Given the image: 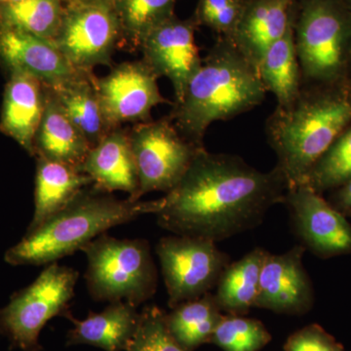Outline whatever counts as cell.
Here are the masks:
<instances>
[{
	"label": "cell",
	"mask_w": 351,
	"mask_h": 351,
	"mask_svg": "<svg viewBox=\"0 0 351 351\" xmlns=\"http://www.w3.org/2000/svg\"><path fill=\"white\" fill-rule=\"evenodd\" d=\"M52 43L73 68L93 71L108 66L121 43V27L114 9L68 3Z\"/></svg>",
	"instance_id": "cell-10"
},
{
	"label": "cell",
	"mask_w": 351,
	"mask_h": 351,
	"mask_svg": "<svg viewBox=\"0 0 351 351\" xmlns=\"http://www.w3.org/2000/svg\"><path fill=\"white\" fill-rule=\"evenodd\" d=\"M223 316L211 292L173 307L165 313V321L178 343L186 351H195L210 343Z\"/></svg>",
	"instance_id": "cell-25"
},
{
	"label": "cell",
	"mask_w": 351,
	"mask_h": 351,
	"mask_svg": "<svg viewBox=\"0 0 351 351\" xmlns=\"http://www.w3.org/2000/svg\"><path fill=\"white\" fill-rule=\"evenodd\" d=\"M284 351H345L320 326L308 325L288 337Z\"/></svg>",
	"instance_id": "cell-32"
},
{
	"label": "cell",
	"mask_w": 351,
	"mask_h": 351,
	"mask_svg": "<svg viewBox=\"0 0 351 351\" xmlns=\"http://www.w3.org/2000/svg\"><path fill=\"white\" fill-rule=\"evenodd\" d=\"M287 207L295 237L304 249L331 257L351 252V226L345 215L306 184L287 189Z\"/></svg>",
	"instance_id": "cell-11"
},
{
	"label": "cell",
	"mask_w": 351,
	"mask_h": 351,
	"mask_svg": "<svg viewBox=\"0 0 351 351\" xmlns=\"http://www.w3.org/2000/svg\"><path fill=\"white\" fill-rule=\"evenodd\" d=\"M129 138L137 166L138 200L152 191H172L204 147L184 138L169 115L135 124Z\"/></svg>",
	"instance_id": "cell-8"
},
{
	"label": "cell",
	"mask_w": 351,
	"mask_h": 351,
	"mask_svg": "<svg viewBox=\"0 0 351 351\" xmlns=\"http://www.w3.org/2000/svg\"><path fill=\"white\" fill-rule=\"evenodd\" d=\"M249 0H197L193 19L218 36L232 39Z\"/></svg>",
	"instance_id": "cell-31"
},
{
	"label": "cell",
	"mask_w": 351,
	"mask_h": 351,
	"mask_svg": "<svg viewBox=\"0 0 351 351\" xmlns=\"http://www.w3.org/2000/svg\"><path fill=\"white\" fill-rule=\"evenodd\" d=\"M48 88L66 117L82 132L90 147L98 145L113 130L101 110L96 76L91 71H85L63 84Z\"/></svg>",
	"instance_id": "cell-22"
},
{
	"label": "cell",
	"mask_w": 351,
	"mask_h": 351,
	"mask_svg": "<svg viewBox=\"0 0 351 351\" xmlns=\"http://www.w3.org/2000/svg\"><path fill=\"white\" fill-rule=\"evenodd\" d=\"M346 2L351 6V0H346Z\"/></svg>",
	"instance_id": "cell-37"
},
{
	"label": "cell",
	"mask_w": 351,
	"mask_h": 351,
	"mask_svg": "<svg viewBox=\"0 0 351 351\" xmlns=\"http://www.w3.org/2000/svg\"><path fill=\"white\" fill-rule=\"evenodd\" d=\"M272 337L260 320L223 314L210 343L223 351H260Z\"/></svg>",
	"instance_id": "cell-29"
},
{
	"label": "cell",
	"mask_w": 351,
	"mask_h": 351,
	"mask_svg": "<svg viewBox=\"0 0 351 351\" xmlns=\"http://www.w3.org/2000/svg\"><path fill=\"white\" fill-rule=\"evenodd\" d=\"M287 189L276 166L263 172L242 157L204 147L177 186L156 199L154 215L173 234L217 243L260 226L270 208L283 203Z\"/></svg>",
	"instance_id": "cell-1"
},
{
	"label": "cell",
	"mask_w": 351,
	"mask_h": 351,
	"mask_svg": "<svg viewBox=\"0 0 351 351\" xmlns=\"http://www.w3.org/2000/svg\"><path fill=\"white\" fill-rule=\"evenodd\" d=\"M334 191L332 206L343 214L351 215V180Z\"/></svg>",
	"instance_id": "cell-33"
},
{
	"label": "cell",
	"mask_w": 351,
	"mask_h": 351,
	"mask_svg": "<svg viewBox=\"0 0 351 351\" xmlns=\"http://www.w3.org/2000/svg\"><path fill=\"white\" fill-rule=\"evenodd\" d=\"M267 93L274 94L277 107H287L301 91L302 75L294 40V25L263 55L257 66Z\"/></svg>",
	"instance_id": "cell-24"
},
{
	"label": "cell",
	"mask_w": 351,
	"mask_h": 351,
	"mask_svg": "<svg viewBox=\"0 0 351 351\" xmlns=\"http://www.w3.org/2000/svg\"><path fill=\"white\" fill-rule=\"evenodd\" d=\"M140 314L137 306L126 302H110L101 313H91L83 320L75 319L69 313L66 318L73 322V328L66 335V346L126 351L137 331Z\"/></svg>",
	"instance_id": "cell-19"
},
{
	"label": "cell",
	"mask_w": 351,
	"mask_h": 351,
	"mask_svg": "<svg viewBox=\"0 0 351 351\" xmlns=\"http://www.w3.org/2000/svg\"><path fill=\"white\" fill-rule=\"evenodd\" d=\"M87 258L85 280L95 301L140 306L156 293L158 274L145 239H119L107 232L82 249Z\"/></svg>",
	"instance_id": "cell-6"
},
{
	"label": "cell",
	"mask_w": 351,
	"mask_h": 351,
	"mask_svg": "<svg viewBox=\"0 0 351 351\" xmlns=\"http://www.w3.org/2000/svg\"><path fill=\"white\" fill-rule=\"evenodd\" d=\"M269 252L255 248L230 263L219 278L214 295L221 313L246 315L255 307L261 272Z\"/></svg>",
	"instance_id": "cell-23"
},
{
	"label": "cell",
	"mask_w": 351,
	"mask_h": 351,
	"mask_svg": "<svg viewBox=\"0 0 351 351\" xmlns=\"http://www.w3.org/2000/svg\"><path fill=\"white\" fill-rule=\"evenodd\" d=\"M21 1V0H0V4L13 3V2Z\"/></svg>",
	"instance_id": "cell-35"
},
{
	"label": "cell",
	"mask_w": 351,
	"mask_h": 351,
	"mask_svg": "<svg viewBox=\"0 0 351 351\" xmlns=\"http://www.w3.org/2000/svg\"><path fill=\"white\" fill-rule=\"evenodd\" d=\"M126 351H186L168 330L165 311L158 306H145L130 346Z\"/></svg>",
	"instance_id": "cell-30"
},
{
	"label": "cell",
	"mask_w": 351,
	"mask_h": 351,
	"mask_svg": "<svg viewBox=\"0 0 351 351\" xmlns=\"http://www.w3.org/2000/svg\"><path fill=\"white\" fill-rule=\"evenodd\" d=\"M91 184L93 180L77 168L36 157L34 214L27 230L41 225Z\"/></svg>",
	"instance_id": "cell-21"
},
{
	"label": "cell",
	"mask_w": 351,
	"mask_h": 351,
	"mask_svg": "<svg viewBox=\"0 0 351 351\" xmlns=\"http://www.w3.org/2000/svg\"><path fill=\"white\" fill-rule=\"evenodd\" d=\"M196 27L193 18L182 20L174 15L152 29L138 49L143 61L157 77L168 78L172 83L174 104L182 101L189 82L202 64L195 43Z\"/></svg>",
	"instance_id": "cell-13"
},
{
	"label": "cell",
	"mask_w": 351,
	"mask_h": 351,
	"mask_svg": "<svg viewBox=\"0 0 351 351\" xmlns=\"http://www.w3.org/2000/svg\"><path fill=\"white\" fill-rule=\"evenodd\" d=\"M304 252L298 244L280 255L269 254L261 272L255 307L294 316L311 311L313 289L302 263Z\"/></svg>",
	"instance_id": "cell-14"
},
{
	"label": "cell",
	"mask_w": 351,
	"mask_h": 351,
	"mask_svg": "<svg viewBox=\"0 0 351 351\" xmlns=\"http://www.w3.org/2000/svg\"><path fill=\"white\" fill-rule=\"evenodd\" d=\"M267 94L257 69L232 39L218 36L182 101L173 104L169 117L184 138L204 145L205 134L214 122L250 112L262 105Z\"/></svg>",
	"instance_id": "cell-3"
},
{
	"label": "cell",
	"mask_w": 351,
	"mask_h": 351,
	"mask_svg": "<svg viewBox=\"0 0 351 351\" xmlns=\"http://www.w3.org/2000/svg\"><path fill=\"white\" fill-rule=\"evenodd\" d=\"M156 251L170 308L211 293L232 263L230 255L215 242L197 237H162Z\"/></svg>",
	"instance_id": "cell-9"
},
{
	"label": "cell",
	"mask_w": 351,
	"mask_h": 351,
	"mask_svg": "<svg viewBox=\"0 0 351 351\" xmlns=\"http://www.w3.org/2000/svg\"><path fill=\"white\" fill-rule=\"evenodd\" d=\"M80 171L93 180L97 188L110 193L124 191L129 199L138 201L137 166L128 129L117 127L91 147Z\"/></svg>",
	"instance_id": "cell-18"
},
{
	"label": "cell",
	"mask_w": 351,
	"mask_h": 351,
	"mask_svg": "<svg viewBox=\"0 0 351 351\" xmlns=\"http://www.w3.org/2000/svg\"><path fill=\"white\" fill-rule=\"evenodd\" d=\"M351 125V82L302 84L294 101L276 107L265 136L288 188L302 184L316 161Z\"/></svg>",
	"instance_id": "cell-2"
},
{
	"label": "cell",
	"mask_w": 351,
	"mask_h": 351,
	"mask_svg": "<svg viewBox=\"0 0 351 351\" xmlns=\"http://www.w3.org/2000/svg\"><path fill=\"white\" fill-rule=\"evenodd\" d=\"M156 210V199H119L91 184L41 225L27 230L19 243L6 251L4 260L11 265H48L82 251L110 228Z\"/></svg>",
	"instance_id": "cell-4"
},
{
	"label": "cell",
	"mask_w": 351,
	"mask_h": 351,
	"mask_svg": "<svg viewBox=\"0 0 351 351\" xmlns=\"http://www.w3.org/2000/svg\"><path fill=\"white\" fill-rule=\"evenodd\" d=\"M178 0H119L114 11L121 27L120 46L140 49L145 36L175 15Z\"/></svg>",
	"instance_id": "cell-26"
},
{
	"label": "cell",
	"mask_w": 351,
	"mask_h": 351,
	"mask_svg": "<svg viewBox=\"0 0 351 351\" xmlns=\"http://www.w3.org/2000/svg\"><path fill=\"white\" fill-rule=\"evenodd\" d=\"M46 91L45 108L34 138V156L68 164L80 170L91 147L47 86Z\"/></svg>",
	"instance_id": "cell-20"
},
{
	"label": "cell",
	"mask_w": 351,
	"mask_h": 351,
	"mask_svg": "<svg viewBox=\"0 0 351 351\" xmlns=\"http://www.w3.org/2000/svg\"><path fill=\"white\" fill-rule=\"evenodd\" d=\"M46 86L24 71H9L0 117V131L34 156V138L45 108Z\"/></svg>",
	"instance_id": "cell-16"
},
{
	"label": "cell",
	"mask_w": 351,
	"mask_h": 351,
	"mask_svg": "<svg viewBox=\"0 0 351 351\" xmlns=\"http://www.w3.org/2000/svg\"><path fill=\"white\" fill-rule=\"evenodd\" d=\"M80 274L71 267L50 263L40 276L11 297L0 308V335L22 351H40L39 336L52 318L69 313Z\"/></svg>",
	"instance_id": "cell-7"
},
{
	"label": "cell",
	"mask_w": 351,
	"mask_h": 351,
	"mask_svg": "<svg viewBox=\"0 0 351 351\" xmlns=\"http://www.w3.org/2000/svg\"><path fill=\"white\" fill-rule=\"evenodd\" d=\"M68 3L80 4V5L105 6L114 9L119 0H66Z\"/></svg>",
	"instance_id": "cell-34"
},
{
	"label": "cell",
	"mask_w": 351,
	"mask_h": 351,
	"mask_svg": "<svg viewBox=\"0 0 351 351\" xmlns=\"http://www.w3.org/2000/svg\"><path fill=\"white\" fill-rule=\"evenodd\" d=\"M158 80L142 59L117 64L108 75L96 77L99 100L110 128L149 121L152 108L170 103L159 91Z\"/></svg>",
	"instance_id": "cell-12"
},
{
	"label": "cell",
	"mask_w": 351,
	"mask_h": 351,
	"mask_svg": "<svg viewBox=\"0 0 351 351\" xmlns=\"http://www.w3.org/2000/svg\"><path fill=\"white\" fill-rule=\"evenodd\" d=\"M348 78L351 82V64H350V69H348Z\"/></svg>",
	"instance_id": "cell-36"
},
{
	"label": "cell",
	"mask_w": 351,
	"mask_h": 351,
	"mask_svg": "<svg viewBox=\"0 0 351 351\" xmlns=\"http://www.w3.org/2000/svg\"><path fill=\"white\" fill-rule=\"evenodd\" d=\"M299 0H249L232 40L256 69L294 25Z\"/></svg>",
	"instance_id": "cell-17"
},
{
	"label": "cell",
	"mask_w": 351,
	"mask_h": 351,
	"mask_svg": "<svg viewBox=\"0 0 351 351\" xmlns=\"http://www.w3.org/2000/svg\"><path fill=\"white\" fill-rule=\"evenodd\" d=\"M0 60L8 73L24 71L38 78L47 87L63 84L85 73L73 68L52 41L2 22H0Z\"/></svg>",
	"instance_id": "cell-15"
},
{
	"label": "cell",
	"mask_w": 351,
	"mask_h": 351,
	"mask_svg": "<svg viewBox=\"0 0 351 351\" xmlns=\"http://www.w3.org/2000/svg\"><path fill=\"white\" fill-rule=\"evenodd\" d=\"M351 180V125L348 126L327 152L309 170L302 184L322 195Z\"/></svg>",
	"instance_id": "cell-28"
},
{
	"label": "cell",
	"mask_w": 351,
	"mask_h": 351,
	"mask_svg": "<svg viewBox=\"0 0 351 351\" xmlns=\"http://www.w3.org/2000/svg\"><path fill=\"white\" fill-rule=\"evenodd\" d=\"M66 0H21L0 4V22L52 41L62 24Z\"/></svg>",
	"instance_id": "cell-27"
},
{
	"label": "cell",
	"mask_w": 351,
	"mask_h": 351,
	"mask_svg": "<svg viewBox=\"0 0 351 351\" xmlns=\"http://www.w3.org/2000/svg\"><path fill=\"white\" fill-rule=\"evenodd\" d=\"M294 40L304 84L346 80L351 64V6L346 0H299Z\"/></svg>",
	"instance_id": "cell-5"
}]
</instances>
